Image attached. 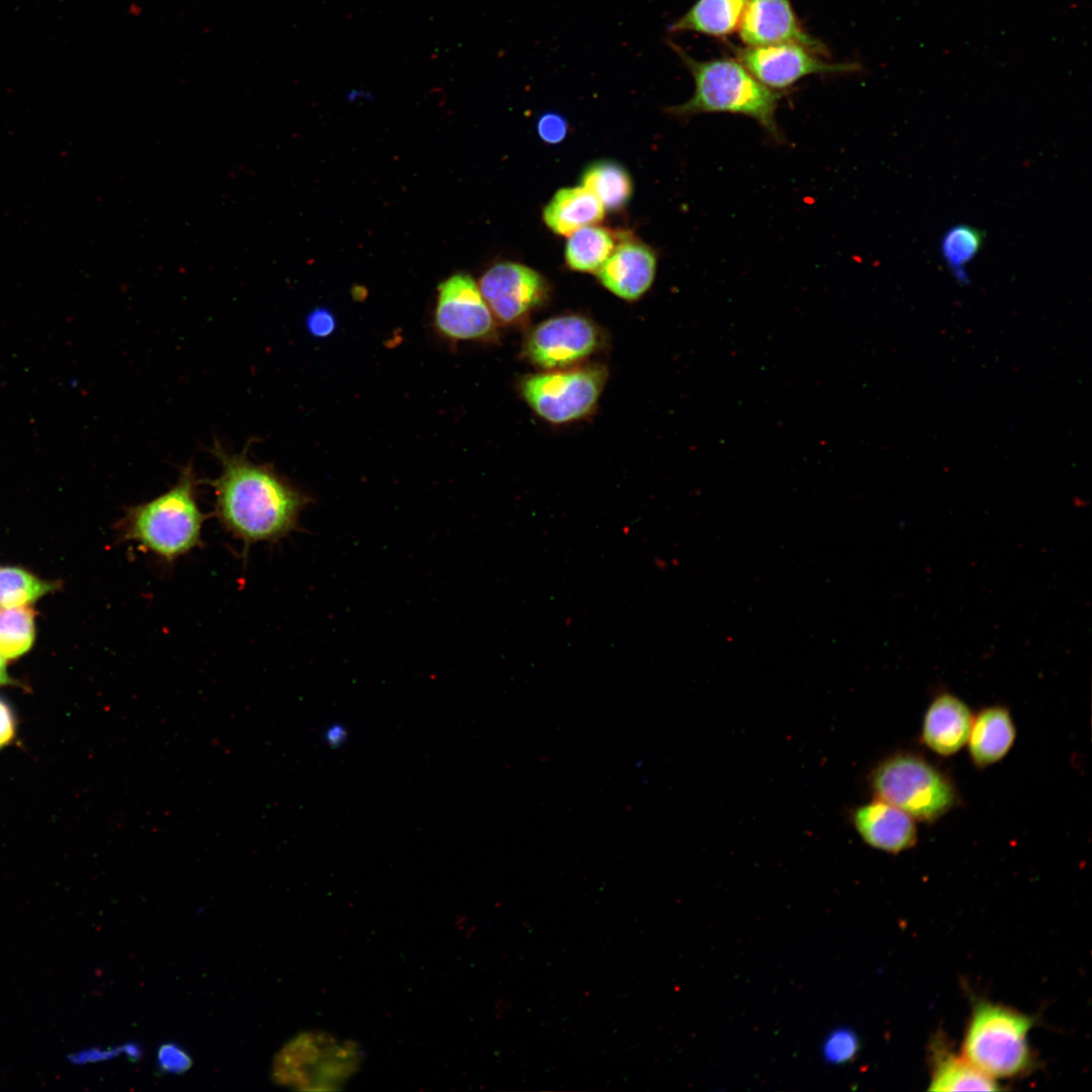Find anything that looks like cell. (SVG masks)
<instances>
[{"label": "cell", "instance_id": "1", "mask_svg": "<svg viewBox=\"0 0 1092 1092\" xmlns=\"http://www.w3.org/2000/svg\"><path fill=\"white\" fill-rule=\"evenodd\" d=\"M247 449L231 454L215 443L211 452L221 470L210 481L214 516L245 553L257 543H276L298 530L299 515L309 503L268 464L250 460Z\"/></svg>", "mask_w": 1092, "mask_h": 1092}, {"label": "cell", "instance_id": "2", "mask_svg": "<svg viewBox=\"0 0 1092 1092\" xmlns=\"http://www.w3.org/2000/svg\"><path fill=\"white\" fill-rule=\"evenodd\" d=\"M667 44L695 83L691 98L667 107L668 114L680 119L702 113L739 114L755 120L777 142L783 139L776 114L785 92L763 85L736 59L699 61L671 40Z\"/></svg>", "mask_w": 1092, "mask_h": 1092}, {"label": "cell", "instance_id": "3", "mask_svg": "<svg viewBox=\"0 0 1092 1092\" xmlns=\"http://www.w3.org/2000/svg\"><path fill=\"white\" fill-rule=\"evenodd\" d=\"M198 483L192 465L183 467L170 489L125 510L116 525L119 539L168 565L201 547L206 517L198 504Z\"/></svg>", "mask_w": 1092, "mask_h": 1092}, {"label": "cell", "instance_id": "4", "mask_svg": "<svg viewBox=\"0 0 1092 1092\" xmlns=\"http://www.w3.org/2000/svg\"><path fill=\"white\" fill-rule=\"evenodd\" d=\"M1033 1018L1005 1006L979 1002L974 1007L963 1043L964 1058L996 1078L1027 1071L1032 1059L1027 1035Z\"/></svg>", "mask_w": 1092, "mask_h": 1092}, {"label": "cell", "instance_id": "5", "mask_svg": "<svg viewBox=\"0 0 1092 1092\" xmlns=\"http://www.w3.org/2000/svg\"><path fill=\"white\" fill-rule=\"evenodd\" d=\"M876 797L904 811L915 821L933 822L948 812L957 796L949 780L925 759L896 754L872 775Z\"/></svg>", "mask_w": 1092, "mask_h": 1092}, {"label": "cell", "instance_id": "6", "mask_svg": "<svg viewBox=\"0 0 1092 1092\" xmlns=\"http://www.w3.org/2000/svg\"><path fill=\"white\" fill-rule=\"evenodd\" d=\"M605 380L606 371L600 367L560 369L526 377L521 390L538 416L552 424H565L593 410Z\"/></svg>", "mask_w": 1092, "mask_h": 1092}, {"label": "cell", "instance_id": "7", "mask_svg": "<svg viewBox=\"0 0 1092 1092\" xmlns=\"http://www.w3.org/2000/svg\"><path fill=\"white\" fill-rule=\"evenodd\" d=\"M736 60L766 87L783 91L810 75L851 73L856 63H832L798 43L734 48Z\"/></svg>", "mask_w": 1092, "mask_h": 1092}, {"label": "cell", "instance_id": "8", "mask_svg": "<svg viewBox=\"0 0 1092 1092\" xmlns=\"http://www.w3.org/2000/svg\"><path fill=\"white\" fill-rule=\"evenodd\" d=\"M596 326L586 317L565 314L540 323L528 336V359L544 370H560L578 363L599 346Z\"/></svg>", "mask_w": 1092, "mask_h": 1092}, {"label": "cell", "instance_id": "9", "mask_svg": "<svg viewBox=\"0 0 1092 1092\" xmlns=\"http://www.w3.org/2000/svg\"><path fill=\"white\" fill-rule=\"evenodd\" d=\"M478 287L492 315L513 324L541 305L549 286L536 270L516 262H499L481 276Z\"/></svg>", "mask_w": 1092, "mask_h": 1092}, {"label": "cell", "instance_id": "10", "mask_svg": "<svg viewBox=\"0 0 1092 1092\" xmlns=\"http://www.w3.org/2000/svg\"><path fill=\"white\" fill-rule=\"evenodd\" d=\"M435 325L451 340H480L492 333L493 315L470 275L456 273L438 286Z\"/></svg>", "mask_w": 1092, "mask_h": 1092}, {"label": "cell", "instance_id": "11", "mask_svg": "<svg viewBox=\"0 0 1092 1092\" xmlns=\"http://www.w3.org/2000/svg\"><path fill=\"white\" fill-rule=\"evenodd\" d=\"M738 31L746 47L798 43L827 55L824 44L802 27L790 0H749Z\"/></svg>", "mask_w": 1092, "mask_h": 1092}, {"label": "cell", "instance_id": "12", "mask_svg": "<svg viewBox=\"0 0 1092 1092\" xmlns=\"http://www.w3.org/2000/svg\"><path fill=\"white\" fill-rule=\"evenodd\" d=\"M657 258L654 250L621 231L618 244L605 264L596 273L601 284L625 300L640 298L652 285Z\"/></svg>", "mask_w": 1092, "mask_h": 1092}, {"label": "cell", "instance_id": "13", "mask_svg": "<svg viewBox=\"0 0 1092 1092\" xmlns=\"http://www.w3.org/2000/svg\"><path fill=\"white\" fill-rule=\"evenodd\" d=\"M852 821L863 841L883 851L898 853L912 847L917 841L915 820L879 799L858 807Z\"/></svg>", "mask_w": 1092, "mask_h": 1092}, {"label": "cell", "instance_id": "14", "mask_svg": "<svg viewBox=\"0 0 1092 1092\" xmlns=\"http://www.w3.org/2000/svg\"><path fill=\"white\" fill-rule=\"evenodd\" d=\"M974 716L957 696L943 693L928 706L922 723V741L933 752L949 756L968 742Z\"/></svg>", "mask_w": 1092, "mask_h": 1092}, {"label": "cell", "instance_id": "15", "mask_svg": "<svg viewBox=\"0 0 1092 1092\" xmlns=\"http://www.w3.org/2000/svg\"><path fill=\"white\" fill-rule=\"evenodd\" d=\"M1016 737L1015 726L1007 708L990 706L974 717L968 746L972 761L986 767L1001 760Z\"/></svg>", "mask_w": 1092, "mask_h": 1092}, {"label": "cell", "instance_id": "16", "mask_svg": "<svg viewBox=\"0 0 1092 1092\" xmlns=\"http://www.w3.org/2000/svg\"><path fill=\"white\" fill-rule=\"evenodd\" d=\"M605 207L588 189L579 186L559 189L543 209V221L555 235L568 237L575 231L601 222Z\"/></svg>", "mask_w": 1092, "mask_h": 1092}, {"label": "cell", "instance_id": "17", "mask_svg": "<svg viewBox=\"0 0 1092 1092\" xmlns=\"http://www.w3.org/2000/svg\"><path fill=\"white\" fill-rule=\"evenodd\" d=\"M749 0H697L667 26L669 33L698 32L725 37L738 30Z\"/></svg>", "mask_w": 1092, "mask_h": 1092}, {"label": "cell", "instance_id": "18", "mask_svg": "<svg viewBox=\"0 0 1092 1092\" xmlns=\"http://www.w3.org/2000/svg\"><path fill=\"white\" fill-rule=\"evenodd\" d=\"M620 233L597 224L575 231L565 246L567 266L578 272L597 273L613 253Z\"/></svg>", "mask_w": 1092, "mask_h": 1092}, {"label": "cell", "instance_id": "19", "mask_svg": "<svg viewBox=\"0 0 1092 1092\" xmlns=\"http://www.w3.org/2000/svg\"><path fill=\"white\" fill-rule=\"evenodd\" d=\"M581 185L588 189L609 211L622 210L633 193L629 172L618 162L600 160L582 172Z\"/></svg>", "mask_w": 1092, "mask_h": 1092}, {"label": "cell", "instance_id": "20", "mask_svg": "<svg viewBox=\"0 0 1092 1092\" xmlns=\"http://www.w3.org/2000/svg\"><path fill=\"white\" fill-rule=\"evenodd\" d=\"M995 1079L986 1075L965 1058L950 1053L937 1055L930 1080L931 1091H994Z\"/></svg>", "mask_w": 1092, "mask_h": 1092}, {"label": "cell", "instance_id": "21", "mask_svg": "<svg viewBox=\"0 0 1092 1092\" xmlns=\"http://www.w3.org/2000/svg\"><path fill=\"white\" fill-rule=\"evenodd\" d=\"M985 234L978 228L961 223L946 230L940 240V254L960 284L969 282L967 266L981 251Z\"/></svg>", "mask_w": 1092, "mask_h": 1092}, {"label": "cell", "instance_id": "22", "mask_svg": "<svg viewBox=\"0 0 1092 1092\" xmlns=\"http://www.w3.org/2000/svg\"><path fill=\"white\" fill-rule=\"evenodd\" d=\"M34 640V612L27 607L0 608V656L15 658Z\"/></svg>", "mask_w": 1092, "mask_h": 1092}, {"label": "cell", "instance_id": "23", "mask_svg": "<svg viewBox=\"0 0 1092 1092\" xmlns=\"http://www.w3.org/2000/svg\"><path fill=\"white\" fill-rule=\"evenodd\" d=\"M55 587L18 567H0V608L25 606Z\"/></svg>", "mask_w": 1092, "mask_h": 1092}, {"label": "cell", "instance_id": "24", "mask_svg": "<svg viewBox=\"0 0 1092 1092\" xmlns=\"http://www.w3.org/2000/svg\"><path fill=\"white\" fill-rule=\"evenodd\" d=\"M157 1065L163 1073L183 1074L188 1071L193 1061L188 1052L174 1041L163 1042L157 1051Z\"/></svg>", "mask_w": 1092, "mask_h": 1092}, {"label": "cell", "instance_id": "25", "mask_svg": "<svg viewBox=\"0 0 1092 1092\" xmlns=\"http://www.w3.org/2000/svg\"><path fill=\"white\" fill-rule=\"evenodd\" d=\"M568 131L566 118L558 112H545L537 121V132L540 139L549 145L561 143Z\"/></svg>", "mask_w": 1092, "mask_h": 1092}, {"label": "cell", "instance_id": "26", "mask_svg": "<svg viewBox=\"0 0 1092 1092\" xmlns=\"http://www.w3.org/2000/svg\"><path fill=\"white\" fill-rule=\"evenodd\" d=\"M124 1055V1044L115 1048H90L79 1052L72 1053L68 1056L70 1063L74 1065H86L92 1063H98L113 1059L119 1055Z\"/></svg>", "mask_w": 1092, "mask_h": 1092}, {"label": "cell", "instance_id": "27", "mask_svg": "<svg viewBox=\"0 0 1092 1092\" xmlns=\"http://www.w3.org/2000/svg\"><path fill=\"white\" fill-rule=\"evenodd\" d=\"M306 324L308 331L317 338H326L336 329L335 316L325 307L313 309L308 314Z\"/></svg>", "mask_w": 1092, "mask_h": 1092}, {"label": "cell", "instance_id": "28", "mask_svg": "<svg viewBox=\"0 0 1092 1092\" xmlns=\"http://www.w3.org/2000/svg\"><path fill=\"white\" fill-rule=\"evenodd\" d=\"M857 1050L855 1037L848 1032H841L831 1038L828 1043V1054L835 1061L850 1059Z\"/></svg>", "mask_w": 1092, "mask_h": 1092}, {"label": "cell", "instance_id": "29", "mask_svg": "<svg viewBox=\"0 0 1092 1092\" xmlns=\"http://www.w3.org/2000/svg\"><path fill=\"white\" fill-rule=\"evenodd\" d=\"M15 721L12 711L0 699V748L8 744L14 736Z\"/></svg>", "mask_w": 1092, "mask_h": 1092}, {"label": "cell", "instance_id": "30", "mask_svg": "<svg viewBox=\"0 0 1092 1092\" xmlns=\"http://www.w3.org/2000/svg\"><path fill=\"white\" fill-rule=\"evenodd\" d=\"M325 741L331 746H339L347 738V730L339 724H333L324 732Z\"/></svg>", "mask_w": 1092, "mask_h": 1092}, {"label": "cell", "instance_id": "31", "mask_svg": "<svg viewBox=\"0 0 1092 1092\" xmlns=\"http://www.w3.org/2000/svg\"><path fill=\"white\" fill-rule=\"evenodd\" d=\"M124 1055L129 1061L138 1062L143 1056V1049L138 1042L124 1043Z\"/></svg>", "mask_w": 1092, "mask_h": 1092}, {"label": "cell", "instance_id": "32", "mask_svg": "<svg viewBox=\"0 0 1092 1092\" xmlns=\"http://www.w3.org/2000/svg\"><path fill=\"white\" fill-rule=\"evenodd\" d=\"M11 680L7 674L4 658L0 656V686L7 685Z\"/></svg>", "mask_w": 1092, "mask_h": 1092}]
</instances>
